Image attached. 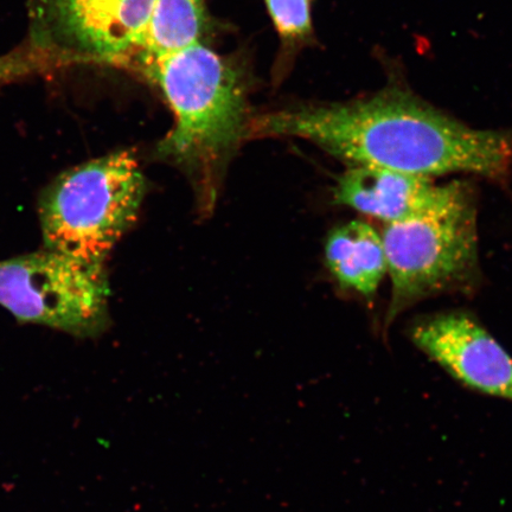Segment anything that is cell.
Here are the masks:
<instances>
[{"label": "cell", "instance_id": "obj_8", "mask_svg": "<svg viewBox=\"0 0 512 512\" xmlns=\"http://www.w3.org/2000/svg\"><path fill=\"white\" fill-rule=\"evenodd\" d=\"M450 191V183L406 172L350 166L339 177L334 200L386 224L413 219L437 207Z\"/></svg>", "mask_w": 512, "mask_h": 512}, {"label": "cell", "instance_id": "obj_9", "mask_svg": "<svg viewBox=\"0 0 512 512\" xmlns=\"http://www.w3.org/2000/svg\"><path fill=\"white\" fill-rule=\"evenodd\" d=\"M325 261L339 285L364 297H373L388 273L382 235L362 221L332 230Z\"/></svg>", "mask_w": 512, "mask_h": 512}, {"label": "cell", "instance_id": "obj_11", "mask_svg": "<svg viewBox=\"0 0 512 512\" xmlns=\"http://www.w3.org/2000/svg\"><path fill=\"white\" fill-rule=\"evenodd\" d=\"M286 55L294 56L300 49L315 42L312 0H265Z\"/></svg>", "mask_w": 512, "mask_h": 512}, {"label": "cell", "instance_id": "obj_1", "mask_svg": "<svg viewBox=\"0 0 512 512\" xmlns=\"http://www.w3.org/2000/svg\"><path fill=\"white\" fill-rule=\"evenodd\" d=\"M292 137L350 166L437 177L469 174L505 185L512 130H478L390 83L343 102H315L253 117L248 139Z\"/></svg>", "mask_w": 512, "mask_h": 512}, {"label": "cell", "instance_id": "obj_10", "mask_svg": "<svg viewBox=\"0 0 512 512\" xmlns=\"http://www.w3.org/2000/svg\"><path fill=\"white\" fill-rule=\"evenodd\" d=\"M207 22L204 0H153L137 55L142 66L200 42Z\"/></svg>", "mask_w": 512, "mask_h": 512}, {"label": "cell", "instance_id": "obj_12", "mask_svg": "<svg viewBox=\"0 0 512 512\" xmlns=\"http://www.w3.org/2000/svg\"><path fill=\"white\" fill-rule=\"evenodd\" d=\"M76 62L67 51L36 47L0 56V85Z\"/></svg>", "mask_w": 512, "mask_h": 512}, {"label": "cell", "instance_id": "obj_6", "mask_svg": "<svg viewBox=\"0 0 512 512\" xmlns=\"http://www.w3.org/2000/svg\"><path fill=\"white\" fill-rule=\"evenodd\" d=\"M409 336L464 387L512 402V357L469 313L450 311L421 318Z\"/></svg>", "mask_w": 512, "mask_h": 512}, {"label": "cell", "instance_id": "obj_4", "mask_svg": "<svg viewBox=\"0 0 512 512\" xmlns=\"http://www.w3.org/2000/svg\"><path fill=\"white\" fill-rule=\"evenodd\" d=\"M146 182L132 151H119L64 172L41 198L48 251L106 267L113 248L137 220Z\"/></svg>", "mask_w": 512, "mask_h": 512}, {"label": "cell", "instance_id": "obj_5", "mask_svg": "<svg viewBox=\"0 0 512 512\" xmlns=\"http://www.w3.org/2000/svg\"><path fill=\"white\" fill-rule=\"evenodd\" d=\"M108 298L106 267L48 249L0 261V305L22 322L94 336L105 328Z\"/></svg>", "mask_w": 512, "mask_h": 512}, {"label": "cell", "instance_id": "obj_2", "mask_svg": "<svg viewBox=\"0 0 512 512\" xmlns=\"http://www.w3.org/2000/svg\"><path fill=\"white\" fill-rule=\"evenodd\" d=\"M175 124L157 155L187 174L204 210L214 207L224 170L248 139L245 78L236 64L198 42L143 66Z\"/></svg>", "mask_w": 512, "mask_h": 512}, {"label": "cell", "instance_id": "obj_7", "mask_svg": "<svg viewBox=\"0 0 512 512\" xmlns=\"http://www.w3.org/2000/svg\"><path fill=\"white\" fill-rule=\"evenodd\" d=\"M153 0H82L55 31L83 61L124 63L137 56Z\"/></svg>", "mask_w": 512, "mask_h": 512}, {"label": "cell", "instance_id": "obj_3", "mask_svg": "<svg viewBox=\"0 0 512 512\" xmlns=\"http://www.w3.org/2000/svg\"><path fill=\"white\" fill-rule=\"evenodd\" d=\"M382 240L392 283L387 329L426 299L473 293L480 283L477 200L469 183L451 182L437 207L386 224Z\"/></svg>", "mask_w": 512, "mask_h": 512}]
</instances>
